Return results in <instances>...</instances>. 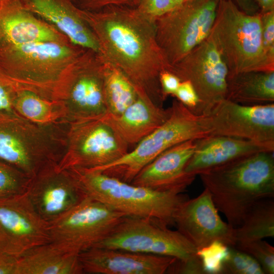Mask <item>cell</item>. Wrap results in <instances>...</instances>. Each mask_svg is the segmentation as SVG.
Here are the masks:
<instances>
[{
	"instance_id": "cell-1",
	"label": "cell",
	"mask_w": 274,
	"mask_h": 274,
	"mask_svg": "<svg viewBox=\"0 0 274 274\" xmlns=\"http://www.w3.org/2000/svg\"><path fill=\"white\" fill-rule=\"evenodd\" d=\"M80 11L104 59L118 68L138 93L163 107L159 76L168 65L156 41L155 19L137 7L113 6Z\"/></svg>"
},
{
	"instance_id": "cell-2",
	"label": "cell",
	"mask_w": 274,
	"mask_h": 274,
	"mask_svg": "<svg viewBox=\"0 0 274 274\" xmlns=\"http://www.w3.org/2000/svg\"><path fill=\"white\" fill-rule=\"evenodd\" d=\"M198 176L218 211L235 228L254 204L274 198L273 151L252 154Z\"/></svg>"
},
{
	"instance_id": "cell-3",
	"label": "cell",
	"mask_w": 274,
	"mask_h": 274,
	"mask_svg": "<svg viewBox=\"0 0 274 274\" xmlns=\"http://www.w3.org/2000/svg\"><path fill=\"white\" fill-rule=\"evenodd\" d=\"M86 49L69 40L22 45L0 51V69L19 88L58 100L70 73Z\"/></svg>"
},
{
	"instance_id": "cell-4",
	"label": "cell",
	"mask_w": 274,
	"mask_h": 274,
	"mask_svg": "<svg viewBox=\"0 0 274 274\" xmlns=\"http://www.w3.org/2000/svg\"><path fill=\"white\" fill-rule=\"evenodd\" d=\"M69 123H32L19 115L0 120V161L31 179L57 164L66 145Z\"/></svg>"
},
{
	"instance_id": "cell-5",
	"label": "cell",
	"mask_w": 274,
	"mask_h": 274,
	"mask_svg": "<svg viewBox=\"0 0 274 274\" xmlns=\"http://www.w3.org/2000/svg\"><path fill=\"white\" fill-rule=\"evenodd\" d=\"M70 169L86 195L127 216L151 219L168 226L175 225L177 211L189 198L183 193L153 190L97 171Z\"/></svg>"
},
{
	"instance_id": "cell-6",
	"label": "cell",
	"mask_w": 274,
	"mask_h": 274,
	"mask_svg": "<svg viewBox=\"0 0 274 274\" xmlns=\"http://www.w3.org/2000/svg\"><path fill=\"white\" fill-rule=\"evenodd\" d=\"M209 37L230 76L250 71H274L264 51L260 14H247L232 0H220Z\"/></svg>"
},
{
	"instance_id": "cell-7",
	"label": "cell",
	"mask_w": 274,
	"mask_h": 274,
	"mask_svg": "<svg viewBox=\"0 0 274 274\" xmlns=\"http://www.w3.org/2000/svg\"><path fill=\"white\" fill-rule=\"evenodd\" d=\"M169 118L141 140L131 151L98 171L130 183L137 174L165 150L180 143L210 135L206 117L192 113L178 100L171 106Z\"/></svg>"
},
{
	"instance_id": "cell-8",
	"label": "cell",
	"mask_w": 274,
	"mask_h": 274,
	"mask_svg": "<svg viewBox=\"0 0 274 274\" xmlns=\"http://www.w3.org/2000/svg\"><path fill=\"white\" fill-rule=\"evenodd\" d=\"M219 1L187 0L155 19L156 41L168 68L209 37Z\"/></svg>"
},
{
	"instance_id": "cell-9",
	"label": "cell",
	"mask_w": 274,
	"mask_h": 274,
	"mask_svg": "<svg viewBox=\"0 0 274 274\" xmlns=\"http://www.w3.org/2000/svg\"><path fill=\"white\" fill-rule=\"evenodd\" d=\"M126 216L87 195L49 223L50 243L79 255L107 238Z\"/></svg>"
},
{
	"instance_id": "cell-10",
	"label": "cell",
	"mask_w": 274,
	"mask_h": 274,
	"mask_svg": "<svg viewBox=\"0 0 274 274\" xmlns=\"http://www.w3.org/2000/svg\"><path fill=\"white\" fill-rule=\"evenodd\" d=\"M128 145L100 118L69 123L59 169H92L111 163L128 151Z\"/></svg>"
},
{
	"instance_id": "cell-11",
	"label": "cell",
	"mask_w": 274,
	"mask_h": 274,
	"mask_svg": "<svg viewBox=\"0 0 274 274\" xmlns=\"http://www.w3.org/2000/svg\"><path fill=\"white\" fill-rule=\"evenodd\" d=\"M94 247L120 249L185 259L196 248L178 230L159 221L126 216L112 233Z\"/></svg>"
},
{
	"instance_id": "cell-12",
	"label": "cell",
	"mask_w": 274,
	"mask_h": 274,
	"mask_svg": "<svg viewBox=\"0 0 274 274\" xmlns=\"http://www.w3.org/2000/svg\"><path fill=\"white\" fill-rule=\"evenodd\" d=\"M105 60L86 49L70 73L58 100L68 123L101 118L107 113L104 95Z\"/></svg>"
},
{
	"instance_id": "cell-13",
	"label": "cell",
	"mask_w": 274,
	"mask_h": 274,
	"mask_svg": "<svg viewBox=\"0 0 274 274\" xmlns=\"http://www.w3.org/2000/svg\"><path fill=\"white\" fill-rule=\"evenodd\" d=\"M168 71L182 81H188L198 96L202 116H208L226 99L228 71L220 53L208 37Z\"/></svg>"
},
{
	"instance_id": "cell-14",
	"label": "cell",
	"mask_w": 274,
	"mask_h": 274,
	"mask_svg": "<svg viewBox=\"0 0 274 274\" xmlns=\"http://www.w3.org/2000/svg\"><path fill=\"white\" fill-rule=\"evenodd\" d=\"M210 135L242 138L274 148V104L247 105L224 99L206 116Z\"/></svg>"
},
{
	"instance_id": "cell-15",
	"label": "cell",
	"mask_w": 274,
	"mask_h": 274,
	"mask_svg": "<svg viewBox=\"0 0 274 274\" xmlns=\"http://www.w3.org/2000/svg\"><path fill=\"white\" fill-rule=\"evenodd\" d=\"M0 241L5 251L18 257L50 242L49 223L37 213L26 191L0 197Z\"/></svg>"
},
{
	"instance_id": "cell-16",
	"label": "cell",
	"mask_w": 274,
	"mask_h": 274,
	"mask_svg": "<svg viewBox=\"0 0 274 274\" xmlns=\"http://www.w3.org/2000/svg\"><path fill=\"white\" fill-rule=\"evenodd\" d=\"M218 212L210 193L204 188L196 197L183 202L176 214L175 225L197 250L214 241L234 246L235 228L224 222Z\"/></svg>"
},
{
	"instance_id": "cell-17",
	"label": "cell",
	"mask_w": 274,
	"mask_h": 274,
	"mask_svg": "<svg viewBox=\"0 0 274 274\" xmlns=\"http://www.w3.org/2000/svg\"><path fill=\"white\" fill-rule=\"evenodd\" d=\"M49 165L30 179L26 192L35 210L48 223L71 209L86 196L70 169Z\"/></svg>"
},
{
	"instance_id": "cell-18",
	"label": "cell",
	"mask_w": 274,
	"mask_h": 274,
	"mask_svg": "<svg viewBox=\"0 0 274 274\" xmlns=\"http://www.w3.org/2000/svg\"><path fill=\"white\" fill-rule=\"evenodd\" d=\"M195 140L180 143L163 151L146 165L130 183L158 191L183 193L196 177L185 171L194 150Z\"/></svg>"
},
{
	"instance_id": "cell-19",
	"label": "cell",
	"mask_w": 274,
	"mask_h": 274,
	"mask_svg": "<svg viewBox=\"0 0 274 274\" xmlns=\"http://www.w3.org/2000/svg\"><path fill=\"white\" fill-rule=\"evenodd\" d=\"M84 273L164 274L177 259L169 256L93 247L79 254Z\"/></svg>"
},
{
	"instance_id": "cell-20",
	"label": "cell",
	"mask_w": 274,
	"mask_h": 274,
	"mask_svg": "<svg viewBox=\"0 0 274 274\" xmlns=\"http://www.w3.org/2000/svg\"><path fill=\"white\" fill-rule=\"evenodd\" d=\"M68 40L28 11L21 0L0 2V51L30 43Z\"/></svg>"
},
{
	"instance_id": "cell-21",
	"label": "cell",
	"mask_w": 274,
	"mask_h": 274,
	"mask_svg": "<svg viewBox=\"0 0 274 274\" xmlns=\"http://www.w3.org/2000/svg\"><path fill=\"white\" fill-rule=\"evenodd\" d=\"M195 144L185 171L196 176L252 154L274 151L273 148L262 144L226 135H209L195 139Z\"/></svg>"
},
{
	"instance_id": "cell-22",
	"label": "cell",
	"mask_w": 274,
	"mask_h": 274,
	"mask_svg": "<svg viewBox=\"0 0 274 274\" xmlns=\"http://www.w3.org/2000/svg\"><path fill=\"white\" fill-rule=\"evenodd\" d=\"M30 12L65 36L73 43L99 53L96 37L72 0H21Z\"/></svg>"
},
{
	"instance_id": "cell-23",
	"label": "cell",
	"mask_w": 274,
	"mask_h": 274,
	"mask_svg": "<svg viewBox=\"0 0 274 274\" xmlns=\"http://www.w3.org/2000/svg\"><path fill=\"white\" fill-rule=\"evenodd\" d=\"M170 112V107H159L148 97L139 94L136 99L120 115L107 113L100 118L129 145L138 144L162 125Z\"/></svg>"
},
{
	"instance_id": "cell-24",
	"label": "cell",
	"mask_w": 274,
	"mask_h": 274,
	"mask_svg": "<svg viewBox=\"0 0 274 274\" xmlns=\"http://www.w3.org/2000/svg\"><path fill=\"white\" fill-rule=\"evenodd\" d=\"M84 273L79 255L51 243L30 249L18 258L15 274Z\"/></svg>"
},
{
	"instance_id": "cell-25",
	"label": "cell",
	"mask_w": 274,
	"mask_h": 274,
	"mask_svg": "<svg viewBox=\"0 0 274 274\" xmlns=\"http://www.w3.org/2000/svg\"><path fill=\"white\" fill-rule=\"evenodd\" d=\"M226 99L247 105L274 102V71H250L228 76Z\"/></svg>"
},
{
	"instance_id": "cell-26",
	"label": "cell",
	"mask_w": 274,
	"mask_h": 274,
	"mask_svg": "<svg viewBox=\"0 0 274 274\" xmlns=\"http://www.w3.org/2000/svg\"><path fill=\"white\" fill-rule=\"evenodd\" d=\"M14 108L19 116L36 124L66 122V112L61 101L47 99L26 89L18 88Z\"/></svg>"
},
{
	"instance_id": "cell-27",
	"label": "cell",
	"mask_w": 274,
	"mask_h": 274,
	"mask_svg": "<svg viewBox=\"0 0 274 274\" xmlns=\"http://www.w3.org/2000/svg\"><path fill=\"white\" fill-rule=\"evenodd\" d=\"M236 243H246L274 237L273 197L262 199L247 212L235 228Z\"/></svg>"
},
{
	"instance_id": "cell-28",
	"label": "cell",
	"mask_w": 274,
	"mask_h": 274,
	"mask_svg": "<svg viewBox=\"0 0 274 274\" xmlns=\"http://www.w3.org/2000/svg\"><path fill=\"white\" fill-rule=\"evenodd\" d=\"M104 95L107 113L119 115L138 98L130 81L117 67L105 60Z\"/></svg>"
},
{
	"instance_id": "cell-29",
	"label": "cell",
	"mask_w": 274,
	"mask_h": 274,
	"mask_svg": "<svg viewBox=\"0 0 274 274\" xmlns=\"http://www.w3.org/2000/svg\"><path fill=\"white\" fill-rule=\"evenodd\" d=\"M229 254V246L214 241L197 250L204 274H223L224 264Z\"/></svg>"
},
{
	"instance_id": "cell-30",
	"label": "cell",
	"mask_w": 274,
	"mask_h": 274,
	"mask_svg": "<svg viewBox=\"0 0 274 274\" xmlns=\"http://www.w3.org/2000/svg\"><path fill=\"white\" fill-rule=\"evenodd\" d=\"M223 274H265L259 262L249 254L233 246L229 247V254Z\"/></svg>"
},
{
	"instance_id": "cell-31",
	"label": "cell",
	"mask_w": 274,
	"mask_h": 274,
	"mask_svg": "<svg viewBox=\"0 0 274 274\" xmlns=\"http://www.w3.org/2000/svg\"><path fill=\"white\" fill-rule=\"evenodd\" d=\"M30 178L0 161V197L25 192Z\"/></svg>"
},
{
	"instance_id": "cell-32",
	"label": "cell",
	"mask_w": 274,
	"mask_h": 274,
	"mask_svg": "<svg viewBox=\"0 0 274 274\" xmlns=\"http://www.w3.org/2000/svg\"><path fill=\"white\" fill-rule=\"evenodd\" d=\"M254 258L264 273H274V247L263 239L236 243L233 246Z\"/></svg>"
},
{
	"instance_id": "cell-33",
	"label": "cell",
	"mask_w": 274,
	"mask_h": 274,
	"mask_svg": "<svg viewBox=\"0 0 274 274\" xmlns=\"http://www.w3.org/2000/svg\"><path fill=\"white\" fill-rule=\"evenodd\" d=\"M18 87L0 69V120L18 115L14 108V104Z\"/></svg>"
},
{
	"instance_id": "cell-34",
	"label": "cell",
	"mask_w": 274,
	"mask_h": 274,
	"mask_svg": "<svg viewBox=\"0 0 274 274\" xmlns=\"http://www.w3.org/2000/svg\"><path fill=\"white\" fill-rule=\"evenodd\" d=\"M185 0H141L137 8L142 13L155 19L175 9Z\"/></svg>"
},
{
	"instance_id": "cell-35",
	"label": "cell",
	"mask_w": 274,
	"mask_h": 274,
	"mask_svg": "<svg viewBox=\"0 0 274 274\" xmlns=\"http://www.w3.org/2000/svg\"><path fill=\"white\" fill-rule=\"evenodd\" d=\"M259 14L263 48L268 59L274 63V11Z\"/></svg>"
},
{
	"instance_id": "cell-36",
	"label": "cell",
	"mask_w": 274,
	"mask_h": 274,
	"mask_svg": "<svg viewBox=\"0 0 274 274\" xmlns=\"http://www.w3.org/2000/svg\"><path fill=\"white\" fill-rule=\"evenodd\" d=\"M173 96L192 113L196 115L202 116L198 96L190 82L181 81Z\"/></svg>"
},
{
	"instance_id": "cell-37",
	"label": "cell",
	"mask_w": 274,
	"mask_h": 274,
	"mask_svg": "<svg viewBox=\"0 0 274 274\" xmlns=\"http://www.w3.org/2000/svg\"><path fill=\"white\" fill-rule=\"evenodd\" d=\"M79 9L95 11L109 6L137 7L141 0H72Z\"/></svg>"
},
{
	"instance_id": "cell-38",
	"label": "cell",
	"mask_w": 274,
	"mask_h": 274,
	"mask_svg": "<svg viewBox=\"0 0 274 274\" xmlns=\"http://www.w3.org/2000/svg\"><path fill=\"white\" fill-rule=\"evenodd\" d=\"M168 274H204L200 258L196 254L185 259H176L168 268Z\"/></svg>"
},
{
	"instance_id": "cell-39",
	"label": "cell",
	"mask_w": 274,
	"mask_h": 274,
	"mask_svg": "<svg viewBox=\"0 0 274 274\" xmlns=\"http://www.w3.org/2000/svg\"><path fill=\"white\" fill-rule=\"evenodd\" d=\"M159 81L164 101L168 95H174L181 82L178 77L167 70L161 72Z\"/></svg>"
},
{
	"instance_id": "cell-40",
	"label": "cell",
	"mask_w": 274,
	"mask_h": 274,
	"mask_svg": "<svg viewBox=\"0 0 274 274\" xmlns=\"http://www.w3.org/2000/svg\"><path fill=\"white\" fill-rule=\"evenodd\" d=\"M18 256L0 250V274H15Z\"/></svg>"
},
{
	"instance_id": "cell-41",
	"label": "cell",
	"mask_w": 274,
	"mask_h": 274,
	"mask_svg": "<svg viewBox=\"0 0 274 274\" xmlns=\"http://www.w3.org/2000/svg\"><path fill=\"white\" fill-rule=\"evenodd\" d=\"M237 7L244 13L254 15L259 13V9L254 0H232Z\"/></svg>"
},
{
	"instance_id": "cell-42",
	"label": "cell",
	"mask_w": 274,
	"mask_h": 274,
	"mask_svg": "<svg viewBox=\"0 0 274 274\" xmlns=\"http://www.w3.org/2000/svg\"><path fill=\"white\" fill-rule=\"evenodd\" d=\"M259 13L262 14L274 11V0H254Z\"/></svg>"
},
{
	"instance_id": "cell-43",
	"label": "cell",
	"mask_w": 274,
	"mask_h": 274,
	"mask_svg": "<svg viewBox=\"0 0 274 274\" xmlns=\"http://www.w3.org/2000/svg\"><path fill=\"white\" fill-rule=\"evenodd\" d=\"M0 250H4V247L3 246V245L1 243V241H0Z\"/></svg>"
},
{
	"instance_id": "cell-44",
	"label": "cell",
	"mask_w": 274,
	"mask_h": 274,
	"mask_svg": "<svg viewBox=\"0 0 274 274\" xmlns=\"http://www.w3.org/2000/svg\"><path fill=\"white\" fill-rule=\"evenodd\" d=\"M2 1H3V0H0V2H1Z\"/></svg>"
},
{
	"instance_id": "cell-45",
	"label": "cell",
	"mask_w": 274,
	"mask_h": 274,
	"mask_svg": "<svg viewBox=\"0 0 274 274\" xmlns=\"http://www.w3.org/2000/svg\"><path fill=\"white\" fill-rule=\"evenodd\" d=\"M185 1H187V0H185Z\"/></svg>"
}]
</instances>
